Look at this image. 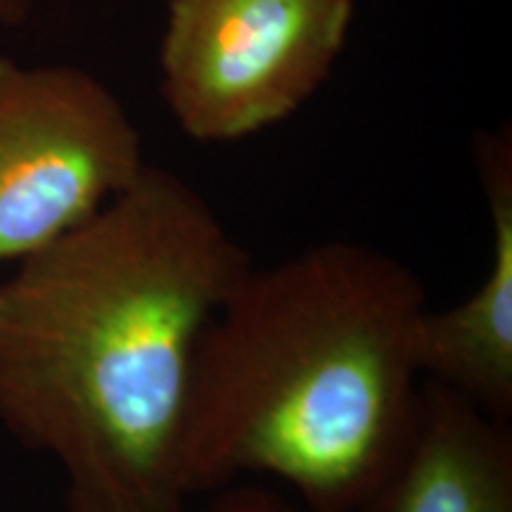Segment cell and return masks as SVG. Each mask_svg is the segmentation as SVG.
Returning <instances> with one entry per match:
<instances>
[{
  "label": "cell",
  "mask_w": 512,
  "mask_h": 512,
  "mask_svg": "<svg viewBox=\"0 0 512 512\" xmlns=\"http://www.w3.org/2000/svg\"><path fill=\"white\" fill-rule=\"evenodd\" d=\"M477 169L491 216V264L475 292L451 309L425 306L413 358L430 380L512 422V143L508 131L477 140Z\"/></svg>",
  "instance_id": "5b68a950"
},
{
  "label": "cell",
  "mask_w": 512,
  "mask_h": 512,
  "mask_svg": "<svg viewBox=\"0 0 512 512\" xmlns=\"http://www.w3.org/2000/svg\"><path fill=\"white\" fill-rule=\"evenodd\" d=\"M427 290L351 240L254 264L204 328L183 427L188 496L275 477L304 512H361L415 430Z\"/></svg>",
  "instance_id": "7a4b0ae2"
},
{
  "label": "cell",
  "mask_w": 512,
  "mask_h": 512,
  "mask_svg": "<svg viewBox=\"0 0 512 512\" xmlns=\"http://www.w3.org/2000/svg\"><path fill=\"white\" fill-rule=\"evenodd\" d=\"M356 0H169L159 88L197 143H238L302 110L344 53Z\"/></svg>",
  "instance_id": "3957f363"
},
{
  "label": "cell",
  "mask_w": 512,
  "mask_h": 512,
  "mask_svg": "<svg viewBox=\"0 0 512 512\" xmlns=\"http://www.w3.org/2000/svg\"><path fill=\"white\" fill-rule=\"evenodd\" d=\"M145 164L136 121L105 81L0 57V268L91 219Z\"/></svg>",
  "instance_id": "277c9868"
},
{
  "label": "cell",
  "mask_w": 512,
  "mask_h": 512,
  "mask_svg": "<svg viewBox=\"0 0 512 512\" xmlns=\"http://www.w3.org/2000/svg\"><path fill=\"white\" fill-rule=\"evenodd\" d=\"M204 512H304L285 496L261 484H228L221 486L219 496Z\"/></svg>",
  "instance_id": "52a82bcc"
},
{
  "label": "cell",
  "mask_w": 512,
  "mask_h": 512,
  "mask_svg": "<svg viewBox=\"0 0 512 512\" xmlns=\"http://www.w3.org/2000/svg\"><path fill=\"white\" fill-rule=\"evenodd\" d=\"M36 0H0V27H24L34 15Z\"/></svg>",
  "instance_id": "ba28073f"
},
{
  "label": "cell",
  "mask_w": 512,
  "mask_h": 512,
  "mask_svg": "<svg viewBox=\"0 0 512 512\" xmlns=\"http://www.w3.org/2000/svg\"><path fill=\"white\" fill-rule=\"evenodd\" d=\"M252 256L174 171L145 164L0 278V427L60 465L67 512H185L192 361Z\"/></svg>",
  "instance_id": "6da1fadb"
},
{
  "label": "cell",
  "mask_w": 512,
  "mask_h": 512,
  "mask_svg": "<svg viewBox=\"0 0 512 512\" xmlns=\"http://www.w3.org/2000/svg\"><path fill=\"white\" fill-rule=\"evenodd\" d=\"M361 512H512V425L422 380L411 441Z\"/></svg>",
  "instance_id": "8992f818"
}]
</instances>
